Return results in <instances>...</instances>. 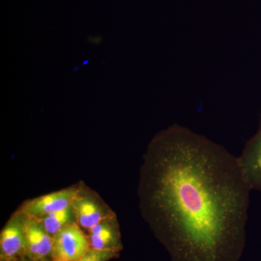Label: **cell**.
I'll return each instance as SVG.
<instances>
[{"mask_svg": "<svg viewBox=\"0 0 261 261\" xmlns=\"http://www.w3.org/2000/svg\"><path fill=\"white\" fill-rule=\"evenodd\" d=\"M252 189L223 146L178 124L149 142L137 195L172 261H240Z\"/></svg>", "mask_w": 261, "mask_h": 261, "instance_id": "cell-1", "label": "cell"}, {"mask_svg": "<svg viewBox=\"0 0 261 261\" xmlns=\"http://www.w3.org/2000/svg\"><path fill=\"white\" fill-rule=\"evenodd\" d=\"M70 207L75 223L85 231L105 220L117 217L102 197L83 181L80 182L78 192Z\"/></svg>", "mask_w": 261, "mask_h": 261, "instance_id": "cell-2", "label": "cell"}, {"mask_svg": "<svg viewBox=\"0 0 261 261\" xmlns=\"http://www.w3.org/2000/svg\"><path fill=\"white\" fill-rule=\"evenodd\" d=\"M90 249L87 233L73 221L53 237L51 261H75Z\"/></svg>", "mask_w": 261, "mask_h": 261, "instance_id": "cell-3", "label": "cell"}, {"mask_svg": "<svg viewBox=\"0 0 261 261\" xmlns=\"http://www.w3.org/2000/svg\"><path fill=\"white\" fill-rule=\"evenodd\" d=\"M25 215L17 210L0 233V261H18L25 256Z\"/></svg>", "mask_w": 261, "mask_h": 261, "instance_id": "cell-4", "label": "cell"}, {"mask_svg": "<svg viewBox=\"0 0 261 261\" xmlns=\"http://www.w3.org/2000/svg\"><path fill=\"white\" fill-rule=\"evenodd\" d=\"M80 182L61 190L25 200L18 207V211L25 216L39 218L50 213L68 208L71 206L78 192Z\"/></svg>", "mask_w": 261, "mask_h": 261, "instance_id": "cell-5", "label": "cell"}, {"mask_svg": "<svg viewBox=\"0 0 261 261\" xmlns=\"http://www.w3.org/2000/svg\"><path fill=\"white\" fill-rule=\"evenodd\" d=\"M25 216V257L37 261H51L53 237L37 218Z\"/></svg>", "mask_w": 261, "mask_h": 261, "instance_id": "cell-6", "label": "cell"}, {"mask_svg": "<svg viewBox=\"0 0 261 261\" xmlns=\"http://www.w3.org/2000/svg\"><path fill=\"white\" fill-rule=\"evenodd\" d=\"M91 249L96 250H122L120 226L117 217L105 220L86 231Z\"/></svg>", "mask_w": 261, "mask_h": 261, "instance_id": "cell-7", "label": "cell"}, {"mask_svg": "<svg viewBox=\"0 0 261 261\" xmlns=\"http://www.w3.org/2000/svg\"><path fill=\"white\" fill-rule=\"evenodd\" d=\"M238 160L252 190L261 192V134L257 132L247 142Z\"/></svg>", "mask_w": 261, "mask_h": 261, "instance_id": "cell-8", "label": "cell"}, {"mask_svg": "<svg viewBox=\"0 0 261 261\" xmlns=\"http://www.w3.org/2000/svg\"><path fill=\"white\" fill-rule=\"evenodd\" d=\"M37 219L42 223L46 231L53 238L67 225L75 221L71 207L44 215Z\"/></svg>", "mask_w": 261, "mask_h": 261, "instance_id": "cell-9", "label": "cell"}, {"mask_svg": "<svg viewBox=\"0 0 261 261\" xmlns=\"http://www.w3.org/2000/svg\"><path fill=\"white\" fill-rule=\"evenodd\" d=\"M120 252L112 250H96L90 249L84 256L75 261H109L119 255Z\"/></svg>", "mask_w": 261, "mask_h": 261, "instance_id": "cell-10", "label": "cell"}, {"mask_svg": "<svg viewBox=\"0 0 261 261\" xmlns=\"http://www.w3.org/2000/svg\"><path fill=\"white\" fill-rule=\"evenodd\" d=\"M18 261H37V260H32V259L29 258L28 257H22L21 259H20V260H18Z\"/></svg>", "mask_w": 261, "mask_h": 261, "instance_id": "cell-11", "label": "cell"}, {"mask_svg": "<svg viewBox=\"0 0 261 261\" xmlns=\"http://www.w3.org/2000/svg\"><path fill=\"white\" fill-rule=\"evenodd\" d=\"M258 133H260L261 134V118H260V127H259V129H258Z\"/></svg>", "mask_w": 261, "mask_h": 261, "instance_id": "cell-12", "label": "cell"}]
</instances>
